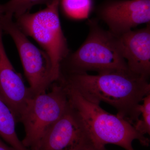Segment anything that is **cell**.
<instances>
[{
	"label": "cell",
	"mask_w": 150,
	"mask_h": 150,
	"mask_svg": "<svg viewBox=\"0 0 150 150\" xmlns=\"http://www.w3.org/2000/svg\"><path fill=\"white\" fill-rule=\"evenodd\" d=\"M60 81L77 91L86 99L100 104L106 103L115 108L116 114L133 125L139 118L140 103L150 94L149 81L128 70L96 75H61Z\"/></svg>",
	"instance_id": "obj_1"
},
{
	"label": "cell",
	"mask_w": 150,
	"mask_h": 150,
	"mask_svg": "<svg viewBox=\"0 0 150 150\" xmlns=\"http://www.w3.org/2000/svg\"><path fill=\"white\" fill-rule=\"evenodd\" d=\"M60 83L64 87L70 105L79 113L95 146L102 148L112 144L126 150H135L132 143L135 140L142 146H149V139L136 131L128 121L107 112L100 104L86 99L72 87Z\"/></svg>",
	"instance_id": "obj_2"
},
{
	"label": "cell",
	"mask_w": 150,
	"mask_h": 150,
	"mask_svg": "<svg viewBox=\"0 0 150 150\" xmlns=\"http://www.w3.org/2000/svg\"><path fill=\"white\" fill-rule=\"evenodd\" d=\"M87 24V37L76 51H71L62 62L60 76L128 70L116 36L102 28L96 20H89Z\"/></svg>",
	"instance_id": "obj_3"
},
{
	"label": "cell",
	"mask_w": 150,
	"mask_h": 150,
	"mask_svg": "<svg viewBox=\"0 0 150 150\" xmlns=\"http://www.w3.org/2000/svg\"><path fill=\"white\" fill-rule=\"evenodd\" d=\"M60 1L51 0L41 10L16 17L20 29L34 39L49 57L53 83L59 80L61 64L71 52L59 17Z\"/></svg>",
	"instance_id": "obj_4"
},
{
	"label": "cell",
	"mask_w": 150,
	"mask_h": 150,
	"mask_svg": "<svg viewBox=\"0 0 150 150\" xmlns=\"http://www.w3.org/2000/svg\"><path fill=\"white\" fill-rule=\"evenodd\" d=\"M51 90L33 96L28 103L19 122L24 126L25 136L21 141L32 150L48 129L62 117L69 107V100L64 86L56 81Z\"/></svg>",
	"instance_id": "obj_5"
},
{
	"label": "cell",
	"mask_w": 150,
	"mask_h": 150,
	"mask_svg": "<svg viewBox=\"0 0 150 150\" xmlns=\"http://www.w3.org/2000/svg\"><path fill=\"white\" fill-rule=\"evenodd\" d=\"M0 27L3 32L11 36L16 46L33 96L46 92L53 83L48 55L28 40L13 17L0 13Z\"/></svg>",
	"instance_id": "obj_6"
},
{
	"label": "cell",
	"mask_w": 150,
	"mask_h": 150,
	"mask_svg": "<svg viewBox=\"0 0 150 150\" xmlns=\"http://www.w3.org/2000/svg\"><path fill=\"white\" fill-rule=\"evenodd\" d=\"M93 145L80 116L69 103L32 150H81Z\"/></svg>",
	"instance_id": "obj_7"
},
{
	"label": "cell",
	"mask_w": 150,
	"mask_h": 150,
	"mask_svg": "<svg viewBox=\"0 0 150 150\" xmlns=\"http://www.w3.org/2000/svg\"><path fill=\"white\" fill-rule=\"evenodd\" d=\"M100 18L115 36L139 25L150 22V0H124L106 4L100 9Z\"/></svg>",
	"instance_id": "obj_8"
},
{
	"label": "cell",
	"mask_w": 150,
	"mask_h": 150,
	"mask_svg": "<svg viewBox=\"0 0 150 150\" xmlns=\"http://www.w3.org/2000/svg\"><path fill=\"white\" fill-rule=\"evenodd\" d=\"M0 27V96L13 111L18 122L33 95L21 74L15 69L6 53Z\"/></svg>",
	"instance_id": "obj_9"
},
{
	"label": "cell",
	"mask_w": 150,
	"mask_h": 150,
	"mask_svg": "<svg viewBox=\"0 0 150 150\" xmlns=\"http://www.w3.org/2000/svg\"><path fill=\"white\" fill-rule=\"evenodd\" d=\"M128 69L149 81L150 75V25L115 36Z\"/></svg>",
	"instance_id": "obj_10"
},
{
	"label": "cell",
	"mask_w": 150,
	"mask_h": 150,
	"mask_svg": "<svg viewBox=\"0 0 150 150\" xmlns=\"http://www.w3.org/2000/svg\"><path fill=\"white\" fill-rule=\"evenodd\" d=\"M17 122L13 111L0 96V137L15 150H29L18 137Z\"/></svg>",
	"instance_id": "obj_11"
},
{
	"label": "cell",
	"mask_w": 150,
	"mask_h": 150,
	"mask_svg": "<svg viewBox=\"0 0 150 150\" xmlns=\"http://www.w3.org/2000/svg\"><path fill=\"white\" fill-rule=\"evenodd\" d=\"M51 0H10L4 4H0V13L16 17L29 11L34 6L47 4Z\"/></svg>",
	"instance_id": "obj_12"
},
{
	"label": "cell",
	"mask_w": 150,
	"mask_h": 150,
	"mask_svg": "<svg viewBox=\"0 0 150 150\" xmlns=\"http://www.w3.org/2000/svg\"><path fill=\"white\" fill-rule=\"evenodd\" d=\"M60 4L65 14L74 20L88 18L91 8V0H61Z\"/></svg>",
	"instance_id": "obj_13"
},
{
	"label": "cell",
	"mask_w": 150,
	"mask_h": 150,
	"mask_svg": "<svg viewBox=\"0 0 150 150\" xmlns=\"http://www.w3.org/2000/svg\"><path fill=\"white\" fill-rule=\"evenodd\" d=\"M143 103L139 105L142 118L133 123V126L140 134L144 135L150 134V94L143 98Z\"/></svg>",
	"instance_id": "obj_14"
},
{
	"label": "cell",
	"mask_w": 150,
	"mask_h": 150,
	"mask_svg": "<svg viewBox=\"0 0 150 150\" xmlns=\"http://www.w3.org/2000/svg\"><path fill=\"white\" fill-rule=\"evenodd\" d=\"M1 138V137H0ZM0 150H15L11 146H8L0 138Z\"/></svg>",
	"instance_id": "obj_15"
},
{
	"label": "cell",
	"mask_w": 150,
	"mask_h": 150,
	"mask_svg": "<svg viewBox=\"0 0 150 150\" xmlns=\"http://www.w3.org/2000/svg\"><path fill=\"white\" fill-rule=\"evenodd\" d=\"M81 150H108L106 149L105 147H104L99 148L96 147L95 145H93V146H91L88 147L86 148V149H83Z\"/></svg>",
	"instance_id": "obj_16"
}]
</instances>
